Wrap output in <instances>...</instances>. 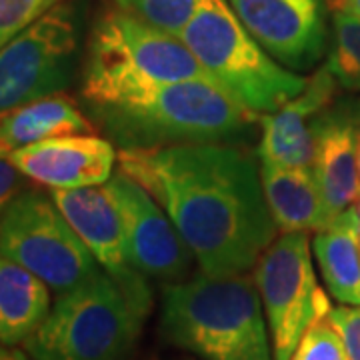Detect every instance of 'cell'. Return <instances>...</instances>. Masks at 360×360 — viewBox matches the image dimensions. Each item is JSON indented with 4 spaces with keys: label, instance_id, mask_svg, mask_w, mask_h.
<instances>
[{
    "label": "cell",
    "instance_id": "cell-1",
    "mask_svg": "<svg viewBox=\"0 0 360 360\" xmlns=\"http://www.w3.org/2000/svg\"><path fill=\"white\" fill-rule=\"evenodd\" d=\"M116 162L162 206L206 276L245 274L276 238L260 167L234 144L129 148Z\"/></svg>",
    "mask_w": 360,
    "mask_h": 360
},
{
    "label": "cell",
    "instance_id": "cell-2",
    "mask_svg": "<svg viewBox=\"0 0 360 360\" xmlns=\"http://www.w3.org/2000/svg\"><path fill=\"white\" fill-rule=\"evenodd\" d=\"M89 108L118 150L206 142L232 144L243 141L260 120L210 80L160 84Z\"/></svg>",
    "mask_w": 360,
    "mask_h": 360
},
{
    "label": "cell",
    "instance_id": "cell-3",
    "mask_svg": "<svg viewBox=\"0 0 360 360\" xmlns=\"http://www.w3.org/2000/svg\"><path fill=\"white\" fill-rule=\"evenodd\" d=\"M160 330L202 360H272L269 324L255 276H206L168 284Z\"/></svg>",
    "mask_w": 360,
    "mask_h": 360
},
{
    "label": "cell",
    "instance_id": "cell-4",
    "mask_svg": "<svg viewBox=\"0 0 360 360\" xmlns=\"http://www.w3.org/2000/svg\"><path fill=\"white\" fill-rule=\"evenodd\" d=\"M184 80L214 82L179 37L116 8L96 20L82 77V96L89 106Z\"/></svg>",
    "mask_w": 360,
    "mask_h": 360
},
{
    "label": "cell",
    "instance_id": "cell-5",
    "mask_svg": "<svg viewBox=\"0 0 360 360\" xmlns=\"http://www.w3.org/2000/svg\"><path fill=\"white\" fill-rule=\"evenodd\" d=\"M179 39L220 89L258 116L278 110L307 86L309 77L269 56L226 0H200Z\"/></svg>",
    "mask_w": 360,
    "mask_h": 360
},
{
    "label": "cell",
    "instance_id": "cell-6",
    "mask_svg": "<svg viewBox=\"0 0 360 360\" xmlns=\"http://www.w3.org/2000/svg\"><path fill=\"white\" fill-rule=\"evenodd\" d=\"M142 322L118 284L101 270L58 295L22 347L32 360H124Z\"/></svg>",
    "mask_w": 360,
    "mask_h": 360
},
{
    "label": "cell",
    "instance_id": "cell-7",
    "mask_svg": "<svg viewBox=\"0 0 360 360\" xmlns=\"http://www.w3.org/2000/svg\"><path fill=\"white\" fill-rule=\"evenodd\" d=\"M0 257L30 270L58 295L103 270L51 194L40 191L18 193L4 210L0 219Z\"/></svg>",
    "mask_w": 360,
    "mask_h": 360
},
{
    "label": "cell",
    "instance_id": "cell-8",
    "mask_svg": "<svg viewBox=\"0 0 360 360\" xmlns=\"http://www.w3.org/2000/svg\"><path fill=\"white\" fill-rule=\"evenodd\" d=\"M307 232H283L258 258L255 283L269 324L272 360H290L330 302L316 281Z\"/></svg>",
    "mask_w": 360,
    "mask_h": 360
},
{
    "label": "cell",
    "instance_id": "cell-9",
    "mask_svg": "<svg viewBox=\"0 0 360 360\" xmlns=\"http://www.w3.org/2000/svg\"><path fill=\"white\" fill-rule=\"evenodd\" d=\"M77 52V11L60 2L0 49V115L63 92L75 77Z\"/></svg>",
    "mask_w": 360,
    "mask_h": 360
},
{
    "label": "cell",
    "instance_id": "cell-10",
    "mask_svg": "<svg viewBox=\"0 0 360 360\" xmlns=\"http://www.w3.org/2000/svg\"><path fill=\"white\" fill-rule=\"evenodd\" d=\"M51 196L103 272L118 284L134 312L144 321L153 307V296L146 276L130 262L120 210L108 184L52 191Z\"/></svg>",
    "mask_w": 360,
    "mask_h": 360
},
{
    "label": "cell",
    "instance_id": "cell-11",
    "mask_svg": "<svg viewBox=\"0 0 360 360\" xmlns=\"http://www.w3.org/2000/svg\"><path fill=\"white\" fill-rule=\"evenodd\" d=\"M106 184L120 210L132 266L146 278L180 283L188 274L194 257L162 206L120 172L112 174Z\"/></svg>",
    "mask_w": 360,
    "mask_h": 360
},
{
    "label": "cell",
    "instance_id": "cell-12",
    "mask_svg": "<svg viewBox=\"0 0 360 360\" xmlns=\"http://www.w3.org/2000/svg\"><path fill=\"white\" fill-rule=\"evenodd\" d=\"M248 34L288 70H309L326 51L321 0H229Z\"/></svg>",
    "mask_w": 360,
    "mask_h": 360
},
{
    "label": "cell",
    "instance_id": "cell-13",
    "mask_svg": "<svg viewBox=\"0 0 360 360\" xmlns=\"http://www.w3.org/2000/svg\"><path fill=\"white\" fill-rule=\"evenodd\" d=\"M338 82L324 66L307 80L300 94L270 112L262 115L258 160L283 167L312 168L316 150V122L336 101Z\"/></svg>",
    "mask_w": 360,
    "mask_h": 360
},
{
    "label": "cell",
    "instance_id": "cell-14",
    "mask_svg": "<svg viewBox=\"0 0 360 360\" xmlns=\"http://www.w3.org/2000/svg\"><path fill=\"white\" fill-rule=\"evenodd\" d=\"M115 144L96 134H72L34 142L13 150L8 160L26 179L52 191L104 184L112 176Z\"/></svg>",
    "mask_w": 360,
    "mask_h": 360
},
{
    "label": "cell",
    "instance_id": "cell-15",
    "mask_svg": "<svg viewBox=\"0 0 360 360\" xmlns=\"http://www.w3.org/2000/svg\"><path fill=\"white\" fill-rule=\"evenodd\" d=\"M356 115L338 110L335 104L316 122V150L312 172L321 188L330 222L360 198L359 130Z\"/></svg>",
    "mask_w": 360,
    "mask_h": 360
},
{
    "label": "cell",
    "instance_id": "cell-16",
    "mask_svg": "<svg viewBox=\"0 0 360 360\" xmlns=\"http://www.w3.org/2000/svg\"><path fill=\"white\" fill-rule=\"evenodd\" d=\"M262 191L276 231L319 232L330 224L312 168L260 160Z\"/></svg>",
    "mask_w": 360,
    "mask_h": 360
},
{
    "label": "cell",
    "instance_id": "cell-17",
    "mask_svg": "<svg viewBox=\"0 0 360 360\" xmlns=\"http://www.w3.org/2000/svg\"><path fill=\"white\" fill-rule=\"evenodd\" d=\"M72 134H94V127L78 108L75 98L65 92L0 115V146L8 155L34 142Z\"/></svg>",
    "mask_w": 360,
    "mask_h": 360
},
{
    "label": "cell",
    "instance_id": "cell-18",
    "mask_svg": "<svg viewBox=\"0 0 360 360\" xmlns=\"http://www.w3.org/2000/svg\"><path fill=\"white\" fill-rule=\"evenodd\" d=\"M312 252L330 296L340 304L360 307V231L354 206L314 234Z\"/></svg>",
    "mask_w": 360,
    "mask_h": 360
},
{
    "label": "cell",
    "instance_id": "cell-19",
    "mask_svg": "<svg viewBox=\"0 0 360 360\" xmlns=\"http://www.w3.org/2000/svg\"><path fill=\"white\" fill-rule=\"evenodd\" d=\"M49 290L30 270L0 257V345H25L51 310Z\"/></svg>",
    "mask_w": 360,
    "mask_h": 360
},
{
    "label": "cell",
    "instance_id": "cell-20",
    "mask_svg": "<svg viewBox=\"0 0 360 360\" xmlns=\"http://www.w3.org/2000/svg\"><path fill=\"white\" fill-rule=\"evenodd\" d=\"M326 68L338 86L360 92V20L348 14L335 13L333 49Z\"/></svg>",
    "mask_w": 360,
    "mask_h": 360
},
{
    "label": "cell",
    "instance_id": "cell-21",
    "mask_svg": "<svg viewBox=\"0 0 360 360\" xmlns=\"http://www.w3.org/2000/svg\"><path fill=\"white\" fill-rule=\"evenodd\" d=\"M116 11L130 14L158 30L180 37L194 13L198 11L200 0H110Z\"/></svg>",
    "mask_w": 360,
    "mask_h": 360
},
{
    "label": "cell",
    "instance_id": "cell-22",
    "mask_svg": "<svg viewBox=\"0 0 360 360\" xmlns=\"http://www.w3.org/2000/svg\"><path fill=\"white\" fill-rule=\"evenodd\" d=\"M290 360H348L345 342L328 314L310 324Z\"/></svg>",
    "mask_w": 360,
    "mask_h": 360
},
{
    "label": "cell",
    "instance_id": "cell-23",
    "mask_svg": "<svg viewBox=\"0 0 360 360\" xmlns=\"http://www.w3.org/2000/svg\"><path fill=\"white\" fill-rule=\"evenodd\" d=\"M65 0H0V49Z\"/></svg>",
    "mask_w": 360,
    "mask_h": 360
},
{
    "label": "cell",
    "instance_id": "cell-24",
    "mask_svg": "<svg viewBox=\"0 0 360 360\" xmlns=\"http://www.w3.org/2000/svg\"><path fill=\"white\" fill-rule=\"evenodd\" d=\"M328 319L345 342L348 360H360V307H330Z\"/></svg>",
    "mask_w": 360,
    "mask_h": 360
},
{
    "label": "cell",
    "instance_id": "cell-25",
    "mask_svg": "<svg viewBox=\"0 0 360 360\" xmlns=\"http://www.w3.org/2000/svg\"><path fill=\"white\" fill-rule=\"evenodd\" d=\"M25 188V174L8 158H0V219L13 198Z\"/></svg>",
    "mask_w": 360,
    "mask_h": 360
},
{
    "label": "cell",
    "instance_id": "cell-26",
    "mask_svg": "<svg viewBox=\"0 0 360 360\" xmlns=\"http://www.w3.org/2000/svg\"><path fill=\"white\" fill-rule=\"evenodd\" d=\"M324 4L333 13L348 14L360 20V0H324Z\"/></svg>",
    "mask_w": 360,
    "mask_h": 360
},
{
    "label": "cell",
    "instance_id": "cell-27",
    "mask_svg": "<svg viewBox=\"0 0 360 360\" xmlns=\"http://www.w3.org/2000/svg\"><path fill=\"white\" fill-rule=\"evenodd\" d=\"M0 360H32L28 356L26 350H20V348L14 347H0Z\"/></svg>",
    "mask_w": 360,
    "mask_h": 360
},
{
    "label": "cell",
    "instance_id": "cell-28",
    "mask_svg": "<svg viewBox=\"0 0 360 360\" xmlns=\"http://www.w3.org/2000/svg\"><path fill=\"white\" fill-rule=\"evenodd\" d=\"M354 208H356V217H359V231H360V198L356 200V206H354Z\"/></svg>",
    "mask_w": 360,
    "mask_h": 360
},
{
    "label": "cell",
    "instance_id": "cell-29",
    "mask_svg": "<svg viewBox=\"0 0 360 360\" xmlns=\"http://www.w3.org/2000/svg\"><path fill=\"white\" fill-rule=\"evenodd\" d=\"M356 155H359V172H360V132H359V144H356Z\"/></svg>",
    "mask_w": 360,
    "mask_h": 360
},
{
    "label": "cell",
    "instance_id": "cell-30",
    "mask_svg": "<svg viewBox=\"0 0 360 360\" xmlns=\"http://www.w3.org/2000/svg\"><path fill=\"white\" fill-rule=\"evenodd\" d=\"M8 153H6V150H4V148H2V146H0V158H8Z\"/></svg>",
    "mask_w": 360,
    "mask_h": 360
}]
</instances>
